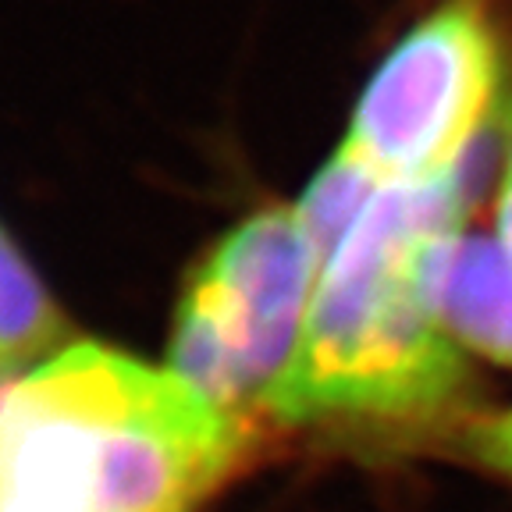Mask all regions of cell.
Wrapping results in <instances>:
<instances>
[{"instance_id":"cell-3","label":"cell","mask_w":512,"mask_h":512,"mask_svg":"<svg viewBox=\"0 0 512 512\" xmlns=\"http://www.w3.org/2000/svg\"><path fill=\"white\" fill-rule=\"evenodd\" d=\"M317 271L320 256L296 207L235 224L178 299L168 367L249 424L296 363Z\"/></svg>"},{"instance_id":"cell-1","label":"cell","mask_w":512,"mask_h":512,"mask_svg":"<svg viewBox=\"0 0 512 512\" xmlns=\"http://www.w3.org/2000/svg\"><path fill=\"white\" fill-rule=\"evenodd\" d=\"M246 445L171 367L61 345L0 384V512H200Z\"/></svg>"},{"instance_id":"cell-6","label":"cell","mask_w":512,"mask_h":512,"mask_svg":"<svg viewBox=\"0 0 512 512\" xmlns=\"http://www.w3.org/2000/svg\"><path fill=\"white\" fill-rule=\"evenodd\" d=\"M61 313L0 235V384L61 349Z\"/></svg>"},{"instance_id":"cell-8","label":"cell","mask_w":512,"mask_h":512,"mask_svg":"<svg viewBox=\"0 0 512 512\" xmlns=\"http://www.w3.org/2000/svg\"><path fill=\"white\" fill-rule=\"evenodd\" d=\"M495 235L512 246V128H509V143H505L502 175H498V189H495Z\"/></svg>"},{"instance_id":"cell-5","label":"cell","mask_w":512,"mask_h":512,"mask_svg":"<svg viewBox=\"0 0 512 512\" xmlns=\"http://www.w3.org/2000/svg\"><path fill=\"white\" fill-rule=\"evenodd\" d=\"M441 324L466 352L512 367V246L491 235H456L434 274Z\"/></svg>"},{"instance_id":"cell-7","label":"cell","mask_w":512,"mask_h":512,"mask_svg":"<svg viewBox=\"0 0 512 512\" xmlns=\"http://www.w3.org/2000/svg\"><path fill=\"white\" fill-rule=\"evenodd\" d=\"M466 448H470V456H477L484 466L512 477V406L488 416V420H480L477 427H470Z\"/></svg>"},{"instance_id":"cell-4","label":"cell","mask_w":512,"mask_h":512,"mask_svg":"<svg viewBox=\"0 0 512 512\" xmlns=\"http://www.w3.org/2000/svg\"><path fill=\"white\" fill-rule=\"evenodd\" d=\"M502 89L505 57L484 0H445L374 68L338 153L381 185L463 175Z\"/></svg>"},{"instance_id":"cell-2","label":"cell","mask_w":512,"mask_h":512,"mask_svg":"<svg viewBox=\"0 0 512 512\" xmlns=\"http://www.w3.org/2000/svg\"><path fill=\"white\" fill-rule=\"evenodd\" d=\"M466 171L377 185L320 253L299 356L264 413L281 424L427 420L463 399L466 349L434 306L445 246L463 235Z\"/></svg>"}]
</instances>
